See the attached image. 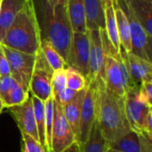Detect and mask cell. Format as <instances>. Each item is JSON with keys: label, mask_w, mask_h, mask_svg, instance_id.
Returning <instances> with one entry per match:
<instances>
[{"label": "cell", "mask_w": 152, "mask_h": 152, "mask_svg": "<svg viewBox=\"0 0 152 152\" xmlns=\"http://www.w3.org/2000/svg\"><path fill=\"white\" fill-rule=\"evenodd\" d=\"M89 53L88 30L85 33L73 32L66 64L67 67H71L79 71L86 79H87L89 74Z\"/></svg>", "instance_id": "ba28073f"}, {"label": "cell", "mask_w": 152, "mask_h": 152, "mask_svg": "<svg viewBox=\"0 0 152 152\" xmlns=\"http://www.w3.org/2000/svg\"><path fill=\"white\" fill-rule=\"evenodd\" d=\"M14 82L15 80L11 77V75L0 77V99L2 102L12 88Z\"/></svg>", "instance_id": "4dcf8cb0"}, {"label": "cell", "mask_w": 152, "mask_h": 152, "mask_svg": "<svg viewBox=\"0 0 152 152\" xmlns=\"http://www.w3.org/2000/svg\"><path fill=\"white\" fill-rule=\"evenodd\" d=\"M87 29L105 28L103 0H84Z\"/></svg>", "instance_id": "d6986e66"}, {"label": "cell", "mask_w": 152, "mask_h": 152, "mask_svg": "<svg viewBox=\"0 0 152 152\" xmlns=\"http://www.w3.org/2000/svg\"><path fill=\"white\" fill-rule=\"evenodd\" d=\"M104 19H105V32L109 41L113 48L118 53L120 49V42L118 31V24L114 10L113 0H106L104 2Z\"/></svg>", "instance_id": "ffe728a7"}, {"label": "cell", "mask_w": 152, "mask_h": 152, "mask_svg": "<svg viewBox=\"0 0 152 152\" xmlns=\"http://www.w3.org/2000/svg\"><path fill=\"white\" fill-rule=\"evenodd\" d=\"M29 94L28 89L15 81L12 88L3 101L4 109L23 103L29 97Z\"/></svg>", "instance_id": "d4e9b609"}, {"label": "cell", "mask_w": 152, "mask_h": 152, "mask_svg": "<svg viewBox=\"0 0 152 152\" xmlns=\"http://www.w3.org/2000/svg\"><path fill=\"white\" fill-rule=\"evenodd\" d=\"M1 3H2V0H0V6H1Z\"/></svg>", "instance_id": "74e56055"}, {"label": "cell", "mask_w": 152, "mask_h": 152, "mask_svg": "<svg viewBox=\"0 0 152 152\" xmlns=\"http://www.w3.org/2000/svg\"><path fill=\"white\" fill-rule=\"evenodd\" d=\"M90 42L89 74L86 82L103 78L105 61V45L102 37V28L87 29Z\"/></svg>", "instance_id": "30bf717a"}, {"label": "cell", "mask_w": 152, "mask_h": 152, "mask_svg": "<svg viewBox=\"0 0 152 152\" xmlns=\"http://www.w3.org/2000/svg\"><path fill=\"white\" fill-rule=\"evenodd\" d=\"M67 75V87L74 91H81L86 87L87 82L86 77L77 69L67 67L66 68Z\"/></svg>", "instance_id": "4316f807"}, {"label": "cell", "mask_w": 152, "mask_h": 152, "mask_svg": "<svg viewBox=\"0 0 152 152\" xmlns=\"http://www.w3.org/2000/svg\"><path fill=\"white\" fill-rule=\"evenodd\" d=\"M108 146L121 152H152V139L143 133L131 130Z\"/></svg>", "instance_id": "4fadbf2b"}, {"label": "cell", "mask_w": 152, "mask_h": 152, "mask_svg": "<svg viewBox=\"0 0 152 152\" xmlns=\"http://www.w3.org/2000/svg\"><path fill=\"white\" fill-rule=\"evenodd\" d=\"M95 81L98 85V123L109 145L132 129L126 118L124 97L110 92L103 78Z\"/></svg>", "instance_id": "7a4b0ae2"}, {"label": "cell", "mask_w": 152, "mask_h": 152, "mask_svg": "<svg viewBox=\"0 0 152 152\" xmlns=\"http://www.w3.org/2000/svg\"><path fill=\"white\" fill-rule=\"evenodd\" d=\"M129 11L152 37V3L147 0H124Z\"/></svg>", "instance_id": "2e32d148"}, {"label": "cell", "mask_w": 152, "mask_h": 152, "mask_svg": "<svg viewBox=\"0 0 152 152\" xmlns=\"http://www.w3.org/2000/svg\"><path fill=\"white\" fill-rule=\"evenodd\" d=\"M4 110V104H3V102H2V101H1V99H0V114L2 113V111Z\"/></svg>", "instance_id": "d590c367"}, {"label": "cell", "mask_w": 152, "mask_h": 152, "mask_svg": "<svg viewBox=\"0 0 152 152\" xmlns=\"http://www.w3.org/2000/svg\"><path fill=\"white\" fill-rule=\"evenodd\" d=\"M138 95L142 102L152 107V81L142 82L138 86Z\"/></svg>", "instance_id": "f546056e"}, {"label": "cell", "mask_w": 152, "mask_h": 152, "mask_svg": "<svg viewBox=\"0 0 152 152\" xmlns=\"http://www.w3.org/2000/svg\"><path fill=\"white\" fill-rule=\"evenodd\" d=\"M2 46L10 66L11 77L16 82L28 89L35 65L36 54H29L10 49L4 45Z\"/></svg>", "instance_id": "8992f818"}, {"label": "cell", "mask_w": 152, "mask_h": 152, "mask_svg": "<svg viewBox=\"0 0 152 152\" xmlns=\"http://www.w3.org/2000/svg\"><path fill=\"white\" fill-rule=\"evenodd\" d=\"M75 142H77L75 134L63 115L62 108L54 101V119L52 132L51 151H63Z\"/></svg>", "instance_id": "8fae6325"}, {"label": "cell", "mask_w": 152, "mask_h": 152, "mask_svg": "<svg viewBox=\"0 0 152 152\" xmlns=\"http://www.w3.org/2000/svg\"><path fill=\"white\" fill-rule=\"evenodd\" d=\"M0 44L29 54H36L38 52L41 33L32 0H28L17 13Z\"/></svg>", "instance_id": "3957f363"}, {"label": "cell", "mask_w": 152, "mask_h": 152, "mask_svg": "<svg viewBox=\"0 0 152 152\" xmlns=\"http://www.w3.org/2000/svg\"><path fill=\"white\" fill-rule=\"evenodd\" d=\"M85 93H86V88L81 91H78L76 96L69 103L65 104L64 106H61L63 115L75 134L77 142H78L80 115H81V108H82Z\"/></svg>", "instance_id": "9a60e30c"}, {"label": "cell", "mask_w": 152, "mask_h": 152, "mask_svg": "<svg viewBox=\"0 0 152 152\" xmlns=\"http://www.w3.org/2000/svg\"><path fill=\"white\" fill-rule=\"evenodd\" d=\"M98 114V85L95 80L87 82L81 108L78 143L82 145L88 138Z\"/></svg>", "instance_id": "5b68a950"}, {"label": "cell", "mask_w": 152, "mask_h": 152, "mask_svg": "<svg viewBox=\"0 0 152 152\" xmlns=\"http://www.w3.org/2000/svg\"><path fill=\"white\" fill-rule=\"evenodd\" d=\"M53 4H58V3H60V2H64V0H49ZM65 3V2H64Z\"/></svg>", "instance_id": "e575fe53"}, {"label": "cell", "mask_w": 152, "mask_h": 152, "mask_svg": "<svg viewBox=\"0 0 152 152\" xmlns=\"http://www.w3.org/2000/svg\"><path fill=\"white\" fill-rule=\"evenodd\" d=\"M108 148V142L102 133L98 118H96L87 140L80 145L81 152H106Z\"/></svg>", "instance_id": "44dd1931"}, {"label": "cell", "mask_w": 152, "mask_h": 152, "mask_svg": "<svg viewBox=\"0 0 152 152\" xmlns=\"http://www.w3.org/2000/svg\"><path fill=\"white\" fill-rule=\"evenodd\" d=\"M53 70L47 63L42 51L36 53L35 65L29 82V94L45 102L52 96V77Z\"/></svg>", "instance_id": "277c9868"}, {"label": "cell", "mask_w": 152, "mask_h": 152, "mask_svg": "<svg viewBox=\"0 0 152 152\" xmlns=\"http://www.w3.org/2000/svg\"><path fill=\"white\" fill-rule=\"evenodd\" d=\"M38 21L41 39L49 41L67 60L73 30L64 2L53 4L49 0H32Z\"/></svg>", "instance_id": "6da1fadb"}, {"label": "cell", "mask_w": 152, "mask_h": 152, "mask_svg": "<svg viewBox=\"0 0 152 152\" xmlns=\"http://www.w3.org/2000/svg\"><path fill=\"white\" fill-rule=\"evenodd\" d=\"M46 152H52V151H46Z\"/></svg>", "instance_id": "b9f144b4"}, {"label": "cell", "mask_w": 152, "mask_h": 152, "mask_svg": "<svg viewBox=\"0 0 152 152\" xmlns=\"http://www.w3.org/2000/svg\"><path fill=\"white\" fill-rule=\"evenodd\" d=\"M66 8L73 32L87 31L84 0H67Z\"/></svg>", "instance_id": "ac0fdd59"}, {"label": "cell", "mask_w": 152, "mask_h": 152, "mask_svg": "<svg viewBox=\"0 0 152 152\" xmlns=\"http://www.w3.org/2000/svg\"><path fill=\"white\" fill-rule=\"evenodd\" d=\"M45 106V141L46 151H51L52 144V132L54 119V100L51 96L44 102Z\"/></svg>", "instance_id": "484cf974"}, {"label": "cell", "mask_w": 152, "mask_h": 152, "mask_svg": "<svg viewBox=\"0 0 152 152\" xmlns=\"http://www.w3.org/2000/svg\"><path fill=\"white\" fill-rule=\"evenodd\" d=\"M106 152H121L119 151H117V150H114V149H111V148H108L107 151Z\"/></svg>", "instance_id": "8d00e7d4"}, {"label": "cell", "mask_w": 152, "mask_h": 152, "mask_svg": "<svg viewBox=\"0 0 152 152\" xmlns=\"http://www.w3.org/2000/svg\"><path fill=\"white\" fill-rule=\"evenodd\" d=\"M28 0H2L0 6V43L17 13Z\"/></svg>", "instance_id": "e0dca14e"}, {"label": "cell", "mask_w": 152, "mask_h": 152, "mask_svg": "<svg viewBox=\"0 0 152 152\" xmlns=\"http://www.w3.org/2000/svg\"><path fill=\"white\" fill-rule=\"evenodd\" d=\"M40 50L42 51L47 63L53 69V70L67 68L65 60L61 56V54L56 51V49L49 41L41 39Z\"/></svg>", "instance_id": "cb8c5ba5"}, {"label": "cell", "mask_w": 152, "mask_h": 152, "mask_svg": "<svg viewBox=\"0 0 152 152\" xmlns=\"http://www.w3.org/2000/svg\"><path fill=\"white\" fill-rule=\"evenodd\" d=\"M61 152H81L80 145H79L78 142H75L72 143L69 147H68L67 149H65L63 151Z\"/></svg>", "instance_id": "836d02e7"}, {"label": "cell", "mask_w": 152, "mask_h": 152, "mask_svg": "<svg viewBox=\"0 0 152 152\" xmlns=\"http://www.w3.org/2000/svg\"><path fill=\"white\" fill-rule=\"evenodd\" d=\"M105 1H106V0H103V2H105Z\"/></svg>", "instance_id": "60d3db41"}, {"label": "cell", "mask_w": 152, "mask_h": 152, "mask_svg": "<svg viewBox=\"0 0 152 152\" xmlns=\"http://www.w3.org/2000/svg\"><path fill=\"white\" fill-rule=\"evenodd\" d=\"M11 75L10 66L8 61L5 57L2 45L0 44V77Z\"/></svg>", "instance_id": "d6a6232c"}, {"label": "cell", "mask_w": 152, "mask_h": 152, "mask_svg": "<svg viewBox=\"0 0 152 152\" xmlns=\"http://www.w3.org/2000/svg\"><path fill=\"white\" fill-rule=\"evenodd\" d=\"M147 1H149V2H151L152 3V0H147Z\"/></svg>", "instance_id": "f35d334b"}, {"label": "cell", "mask_w": 152, "mask_h": 152, "mask_svg": "<svg viewBox=\"0 0 152 152\" xmlns=\"http://www.w3.org/2000/svg\"><path fill=\"white\" fill-rule=\"evenodd\" d=\"M21 134V152H46L40 142L28 134Z\"/></svg>", "instance_id": "f1b7e54d"}, {"label": "cell", "mask_w": 152, "mask_h": 152, "mask_svg": "<svg viewBox=\"0 0 152 152\" xmlns=\"http://www.w3.org/2000/svg\"><path fill=\"white\" fill-rule=\"evenodd\" d=\"M118 5L125 12L131 32V53L151 62V37L148 35L142 24L127 8L124 0H116Z\"/></svg>", "instance_id": "52a82bcc"}, {"label": "cell", "mask_w": 152, "mask_h": 152, "mask_svg": "<svg viewBox=\"0 0 152 152\" xmlns=\"http://www.w3.org/2000/svg\"><path fill=\"white\" fill-rule=\"evenodd\" d=\"M64 2H65V4H66V2H67V0H64Z\"/></svg>", "instance_id": "ab89813d"}, {"label": "cell", "mask_w": 152, "mask_h": 152, "mask_svg": "<svg viewBox=\"0 0 152 152\" xmlns=\"http://www.w3.org/2000/svg\"><path fill=\"white\" fill-rule=\"evenodd\" d=\"M7 110L16 122L20 133L28 134L39 142L30 94L23 103L9 107Z\"/></svg>", "instance_id": "7c38bea8"}, {"label": "cell", "mask_w": 152, "mask_h": 152, "mask_svg": "<svg viewBox=\"0 0 152 152\" xmlns=\"http://www.w3.org/2000/svg\"><path fill=\"white\" fill-rule=\"evenodd\" d=\"M125 111L131 129L144 134V125L152 107L141 101L138 95V86L126 92L124 96Z\"/></svg>", "instance_id": "9c48e42d"}, {"label": "cell", "mask_w": 152, "mask_h": 152, "mask_svg": "<svg viewBox=\"0 0 152 152\" xmlns=\"http://www.w3.org/2000/svg\"><path fill=\"white\" fill-rule=\"evenodd\" d=\"M114 2V10L115 15L118 24V31L119 37L120 46L124 48L127 53L131 52L132 50V44H131V32H130V26L127 20V17L122 8L118 5L116 0Z\"/></svg>", "instance_id": "7402d4cb"}, {"label": "cell", "mask_w": 152, "mask_h": 152, "mask_svg": "<svg viewBox=\"0 0 152 152\" xmlns=\"http://www.w3.org/2000/svg\"><path fill=\"white\" fill-rule=\"evenodd\" d=\"M67 87L66 68L53 70L52 77V96L55 97Z\"/></svg>", "instance_id": "83f0119b"}, {"label": "cell", "mask_w": 152, "mask_h": 152, "mask_svg": "<svg viewBox=\"0 0 152 152\" xmlns=\"http://www.w3.org/2000/svg\"><path fill=\"white\" fill-rule=\"evenodd\" d=\"M122 49L126 66L134 84L136 86H139L142 82L152 81L151 62L132 53L131 52L127 53L124 48Z\"/></svg>", "instance_id": "5bb4252c"}, {"label": "cell", "mask_w": 152, "mask_h": 152, "mask_svg": "<svg viewBox=\"0 0 152 152\" xmlns=\"http://www.w3.org/2000/svg\"><path fill=\"white\" fill-rule=\"evenodd\" d=\"M77 94V91H74L72 89H69L66 87L61 93H60L57 96L53 97L54 101L57 102L61 106H64L65 104L69 103Z\"/></svg>", "instance_id": "1f68e13d"}, {"label": "cell", "mask_w": 152, "mask_h": 152, "mask_svg": "<svg viewBox=\"0 0 152 152\" xmlns=\"http://www.w3.org/2000/svg\"><path fill=\"white\" fill-rule=\"evenodd\" d=\"M36 126L38 134V139L40 144L45 149L46 151V141H45V106L44 102L38 99L37 97L31 95Z\"/></svg>", "instance_id": "603a6c76"}]
</instances>
